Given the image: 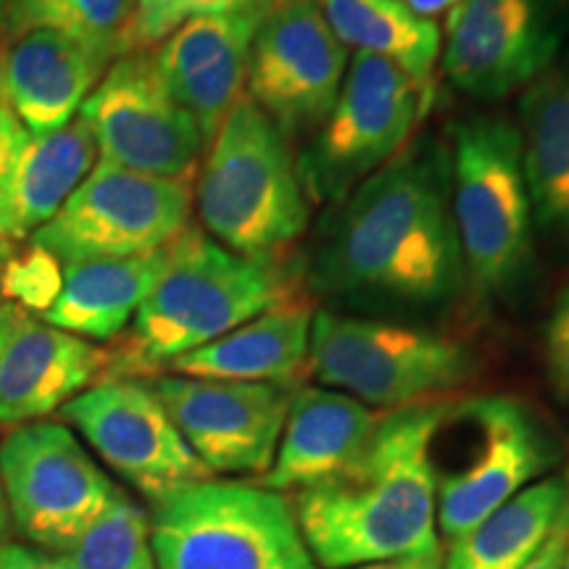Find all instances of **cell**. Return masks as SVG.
Instances as JSON below:
<instances>
[{
    "label": "cell",
    "instance_id": "9a60e30c",
    "mask_svg": "<svg viewBox=\"0 0 569 569\" xmlns=\"http://www.w3.org/2000/svg\"><path fill=\"white\" fill-rule=\"evenodd\" d=\"M569 0H459L446 24L443 71L478 101H501L546 74L565 46Z\"/></svg>",
    "mask_w": 569,
    "mask_h": 569
},
{
    "label": "cell",
    "instance_id": "7c38bea8",
    "mask_svg": "<svg viewBox=\"0 0 569 569\" xmlns=\"http://www.w3.org/2000/svg\"><path fill=\"white\" fill-rule=\"evenodd\" d=\"M80 119L98 161L159 180L190 182L206 146L196 119L163 84L153 51H132L106 69L84 98Z\"/></svg>",
    "mask_w": 569,
    "mask_h": 569
},
{
    "label": "cell",
    "instance_id": "30bf717a",
    "mask_svg": "<svg viewBox=\"0 0 569 569\" xmlns=\"http://www.w3.org/2000/svg\"><path fill=\"white\" fill-rule=\"evenodd\" d=\"M0 478L11 528L27 546L53 553H69L119 493L71 427L51 419L9 427Z\"/></svg>",
    "mask_w": 569,
    "mask_h": 569
},
{
    "label": "cell",
    "instance_id": "2e32d148",
    "mask_svg": "<svg viewBox=\"0 0 569 569\" xmlns=\"http://www.w3.org/2000/svg\"><path fill=\"white\" fill-rule=\"evenodd\" d=\"M148 382L211 475L259 480L272 467L296 388L184 375Z\"/></svg>",
    "mask_w": 569,
    "mask_h": 569
},
{
    "label": "cell",
    "instance_id": "f35d334b",
    "mask_svg": "<svg viewBox=\"0 0 569 569\" xmlns=\"http://www.w3.org/2000/svg\"><path fill=\"white\" fill-rule=\"evenodd\" d=\"M569 475V469H567ZM561 569H569V540H567V553H565V565H561Z\"/></svg>",
    "mask_w": 569,
    "mask_h": 569
},
{
    "label": "cell",
    "instance_id": "52a82bcc",
    "mask_svg": "<svg viewBox=\"0 0 569 569\" xmlns=\"http://www.w3.org/2000/svg\"><path fill=\"white\" fill-rule=\"evenodd\" d=\"M480 361L467 343L388 319L319 309L311 325L309 372L369 409H407L465 388Z\"/></svg>",
    "mask_w": 569,
    "mask_h": 569
},
{
    "label": "cell",
    "instance_id": "4316f807",
    "mask_svg": "<svg viewBox=\"0 0 569 569\" xmlns=\"http://www.w3.org/2000/svg\"><path fill=\"white\" fill-rule=\"evenodd\" d=\"M132 17L134 0H9L0 32H59L109 69L132 53Z\"/></svg>",
    "mask_w": 569,
    "mask_h": 569
},
{
    "label": "cell",
    "instance_id": "3957f363",
    "mask_svg": "<svg viewBox=\"0 0 569 569\" xmlns=\"http://www.w3.org/2000/svg\"><path fill=\"white\" fill-rule=\"evenodd\" d=\"M298 296L280 259H251L188 227L169 246L167 267L130 330L109 351L106 377H156L180 356Z\"/></svg>",
    "mask_w": 569,
    "mask_h": 569
},
{
    "label": "cell",
    "instance_id": "4dcf8cb0",
    "mask_svg": "<svg viewBox=\"0 0 569 569\" xmlns=\"http://www.w3.org/2000/svg\"><path fill=\"white\" fill-rule=\"evenodd\" d=\"M543 359L551 388L569 403V284L553 301L543 327Z\"/></svg>",
    "mask_w": 569,
    "mask_h": 569
},
{
    "label": "cell",
    "instance_id": "f546056e",
    "mask_svg": "<svg viewBox=\"0 0 569 569\" xmlns=\"http://www.w3.org/2000/svg\"><path fill=\"white\" fill-rule=\"evenodd\" d=\"M63 282V264L53 253L24 243L17 248L9 269H6V298L24 306L27 311L42 317L59 296Z\"/></svg>",
    "mask_w": 569,
    "mask_h": 569
},
{
    "label": "cell",
    "instance_id": "8992f818",
    "mask_svg": "<svg viewBox=\"0 0 569 569\" xmlns=\"http://www.w3.org/2000/svg\"><path fill=\"white\" fill-rule=\"evenodd\" d=\"M438 536L448 543L532 486L559 461V443L530 403L480 396L446 403L430 443Z\"/></svg>",
    "mask_w": 569,
    "mask_h": 569
},
{
    "label": "cell",
    "instance_id": "603a6c76",
    "mask_svg": "<svg viewBox=\"0 0 569 569\" xmlns=\"http://www.w3.org/2000/svg\"><path fill=\"white\" fill-rule=\"evenodd\" d=\"M517 130L536 227L569 251V63L522 90Z\"/></svg>",
    "mask_w": 569,
    "mask_h": 569
},
{
    "label": "cell",
    "instance_id": "d590c367",
    "mask_svg": "<svg viewBox=\"0 0 569 569\" xmlns=\"http://www.w3.org/2000/svg\"><path fill=\"white\" fill-rule=\"evenodd\" d=\"M403 3H407L415 13H419V17L436 19L438 13L451 11L459 0H403Z\"/></svg>",
    "mask_w": 569,
    "mask_h": 569
},
{
    "label": "cell",
    "instance_id": "ab89813d",
    "mask_svg": "<svg viewBox=\"0 0 569 569\" xmlns=\"http://www.w3.org/2000/svg\"><path fill=\"white\" fill-rule=\"evenodd\" d=\"M6 3H9V0H0V24H3V13H6Z\"/></svg>",
    "mask_w": 569,
    "mask_h": 569
},
{
    "label": "cell",
    "instance_id": "1f68e13d",
    "mask_svg": "<svg viewBox=\"0 0 569 569\" xmlns=\"http://www.w3.org/2000/svg\"><path fill=\"white\" fill-rule=\"evenodd\" d=\"M0 569H71L67 553L34 549L27 543L0 546Z\"/></svg>",
    "mask_w": 569,
    "mask_h": 569
},
{
    "label": "cell",
    "instance_id": "8d00e7d4",
    "mask_svg": "<svg viewBox=\"0 0 569 569\" xmlns=\"http://www.w3.org/2000/svg\"><path fill=\"white\" fill-rule=\"evenodd\" d=\"M17 243L0 238V303H6V269H9L13 253H17Z\"/></svg>",
    "mask_w": 569,
    "mask_h": 569
},
{
    "label": "cell",
    "instance_id": "7a4b0ae2",
    "mask_svg": "<svg viewBox=\"0 0 569 569\" xmlns=\"http://www.w3.org/2000/svg\"><path fill=\"white\" fill-rule=\"evenodd\" d=\"M446 403L380 415L361 457L336 478L293 493L311 557L325 569L440 551L430 443Z\"/></svg>",
    "mask_w": 569,
    "mask_h": 569
},
{
    "label": "cell",
    "instance_id": "83f0119b",
    "mask_svg": "<svg viewBox=\"0 0 569 569\" xmlns=\"http://www.w3.org/2000/svg\"><path fill=\"white\" fill-rule=\"evenodd\" d=\"M67 559L71 569H159L151 549V517L119 490Z\"/></svg>",
    "mask_w": 569,
    "mask_h": 569
},
{
    "label": "cell",
    "instance_id": "e0dca14e",
    "mask_svg": "<svg viewBox=\"0 0 569 569\" xmlns=\"http://www.w3.org/2000/svg\"><path fill=\"white\" fill-rule=\"evenodd\" d=\"M109 372V351L0 303V427L40 422Z\"/></svg>",
    "mask_w": 569,
    "mask_h": 569
},
{
    "label": "cell",
    "instance_id": "277c9868",
    "mask_svg": "<svg viewBox=\"0 0 569 569\" xmlns=\"http://www.w3.org/2000/svg\"><path fill=\"white\" fill-rule=\"evenodd\" d=\"M193 201L201 230L251 259H280L309 227L311 203L290 138L248 96L206 148Z\"/></svg>",
    "mask_w": 569,
    "mask_h": 569
},
{
    "label": "cell",
    "instance_id": "e575fe53",
    "mask_svg": "<svg viewBox=\"0 0 569 569\" xmlns=\"http://www.w3.org/2000/svg\"><path fill=\"white\" fill-rule=\"evenodd\" d=\"M351 569H443V553H417V557H398L386 561H372V565H359Z\"/></svg>",
    "mask_w": 569,
    "mask_h": 569
},
{
    "label": "cell",
    "instance_id": "8fae6325",
    "mask_svg": "<svg viewBox=\"0 0 569 569\" xmlns=\"http://www.w3.org/2000/svg\"><path fill=\"white\" fill-rule=\"evenodd\" d=\"M190 182L159 180L98 161L59 213L27 243L61 264L130 259L172 246L190 227Z\"/></svg>",
    "mask_w": 569,
    "mask_h": 569
},
{
    "label": "cell",
    "instance_id": "836d02e7",
    "mask_svg": "<svg viewBox=\"0 0 569 569\" xmlns=\"http://www.w3.org/2000/svg\"><path fill=\"white\" fill-rule=\"evenodd\" d=\"M27 130L13 113L0 106V182H3L6 172H9L13 156H17L21 140H24Z\"/></svg>",
    "mask_w": 569,
    "mask_h": 569
},
{
    "label": "cell",
    "instance_id": "5bb4252c",
    "mask_svg": "<svg viewBox=\"0 0 569 569\" xmlns=\"http://www.w3.org/2000/svg\"><path fill=\"white\" fill-rule=\"evenodd\" d=\"M348 48L317 0H269L251 42L246 96L288 138L315 134L336 106Z\"/></svg>",
    "mask_w": 569,
    "mask_h": 569
},
{
    "label": "cell",
    "instance_id": "ac0fdd59",
    "mask_svg": "<svg viewBox=\"0 0 569 569\" xmlns=\"http://www.w3.org/2000/svg\"><path fill=\"white\" fill-rule=\"evenodd\" d=\"M259 17L261 11L193 19L153 48L163 84L196 119L206 148L243 98Z\"/></svg>",
    "mask_w": 569,
    "mask_h": 569
},
{
    "label": "cell",
    "instance_id": "9c48e42d",
    "mask_svg": "<svg viewBox=\"0 0 569 569\" xmlns=\"http://www.w3.org/2000/svg\"><path fill=\"white\" fill-rule=\"evenodd\" d=\"M427 101L430 98L393 61L356 51L336 106L296 156L309 203H343L396 159Z\"/></svg>",
    "mask_w": 569,
    "mask_h": 569
},
{
    "label": "cell",
    "instance_id": "d6986e66",
    "mask_svg": "<svg viewBox=\"0 0 569 569\" xmlns=\"http://www.w3.org/2000/svg\"><path fill=\"white\" fill-rule=\"evenodd\" d=\"M380 415L330 388H296L272 467L259 486L274 493H301L336 478L361 457Z\"/></svg>",
    "mask_w": 569,
    "mask_h": 569
},
{
    "label": "cell",
    "instance_id": "4fadbf2b",
    "mask_svg": "<svg viewBox=\"0 0 569 569\" xmlns=\"http://www.w3.org/2000/svg\"><path fill=\"white\" fill-rule=\"evenodd\" d=\"M61 419L151 503L213 478L142 377H103L63 403Z\"/></svg>",
    "mask_w": 569,
    "mask_h": 569
},
{
    "label": "cell",
    "instance_id": "d4e9b609",
    "mask_svg": "<svg viewBox=\"0 0 569 569\" xmlns=\"http://www.w3.org/2000/svg\"><path fill=\"white\" fill-rule=\"evenodd\" d=\"M569 501V475H551L519 490L472 530L448 543L443 569H522Z\"/></svg>",
    "mask_w": 569,
    "mask_h": 569
},
{
    "label": "cell",
    "instance_id": "44dd1931",
    "mask_svg": "<svg viewBox=\"0 0 569 569\" xmlns=\"http://www.w3.org/2000/svg\"><path fill=\"white\" fill-rule=\"evenodd\" d=\"M315 315L317 309L306 298H284L213 343L174 359L161 375L296 388L298 377L309 372Z\"/></svg>",
    "mask_w": 569,
    "mask_h": 569
},
{
    "label": "cell",
    "instance_id": "f1b7e54d",
    "mask_svg": "<svg viewBox=\"0 0 569 569\" xmlns=\"http://www.w3.org/2000/svg\"><path fill=\"white\" fill-rule=\"evenodd\" d=\"M269 0H134L132 51H153L193 19L264 11Z\"/></svg>",
    "mask_w": 569,
    "mask_h": 569
},
{
    "label": "cell",
    "instance_id": "5b68a950",
    "mask_svg": "<svg viewBox=\"0 0 569 569\" xmlns=\"http://www.w3.org/2000/svg\"><path fill=\"white\" fill-rule=\"evenodd\" d=\"M448 188L469 288L486 298L522 293L536 272V219L517 124L498 117L453 124Z\"/></svg>",
    "mask_w": 569,
    "mask_h": 569
},
{
    "label": "cell",
    "instance_id": "74e56055",
    "mask_svg": "<svg viewBox=\"0 0 569 569\" xmlns=\"http://www.w3.org/2000/svg\"><path fill=\"white\" fill-rule=\"evenodd\" d=\"M11 517H9V503H6V490H3V478H0V546L9 543L6 536H9Z\"/></svg>",
    "mask_w": 569,
    "mask_h": 569
},
{
    "label": "cell",
    "instance_id": "ffe728a7",
    "mask_svg": "<svg viewBox=\"0 0 569 569\" xmlns=\"http://www.w3.org/2000/svg\"><path fill=\"white\" fill-rule=\"evenodd\" d=\"M103 74L101 63L59 32H0V106L27 132H56L80 117L84 98Z\"/></svg>",
    "mask_w": 569,
    "mask_h": 569
},
{
    "label": "cell",
    "instance_id": "7402d4cb",
    "mask_svg": "<svg viewBox=\"0 0 569 569\" xmlns=\"http://www.w3.org/2000/svg\"><path fill=\"white\" fill-rule=\"evenodd\" d=\"M96 163V140L80 117L56 132H27L0 182V238L27 243L59 213Z\"/></svg>",
    "mask_w": 569,
    "mask_h": 569
},
{
    "label": "cell",
    "instance_id": "d6a6232c",
    "mask_svg": "<svg viewBox=\"0 0 569 569\" xmlns=\"http://www.w3.org/2000/svg\"><path fill=\"white\" fill-rule=\"evenodd\" d=\"M567 540H569V501L567 507L561 509V515L549 536H546L540 549L532 553V559L525 565L522 569H561L565 565V553H567Z\"/></svg>",
    "mask_w": 569,
    "mask_h": 569
},
{
    "label": "cell",
    "instance_id": "484cf974",
    "mask_svg": "<svg viewBox=\"0 0 569 569\" xmlns=\"http://www.w3.org/2000/svg\"><path fill=\"white\" fill-rule=\"evenodd\" d=\"M336 38L353 51L393 61L430 98L440 59V30L403 0H317Z\"/></svg>",
    "mask_w": 569,
    "mask_h": 569
},
{
    "label": "cell",
    "instance_id": "ba28073f",
    "mask_svg": "<svg viewBox=\"0 0 569 569\" xmlns=\"http://www.w3.org/2000/svg\"><path fill=\"white\" fill-rule=\"evenodd\" d=\"M159 569H319L284 493L259 482L203 480L153 503Z\"/></svg>",
    "mask_w": 569,
    "mask_h": 569
},
{
    "label": "cell",
    "instance_id": "cb8c5ba5",
    "mask_svg": "<svg viewBox=\"0 0 569 569\" xmlns=\"http://www.w3.org/2000/svg\"><path fill=\"white\" fill-rule=\"evenodd\" d=\"M167 259L169 246L130 259L63 264L61 290L42 319L90 343L119 340L153 290Z\"/></svg>",
    "mask_w": 569,
    "mask_h": 569
},
{
    "label": "cell",
    "instance_id": "6da1fadb",
    "mask_svg": "<svg viewBox=\"0 0 569 569\" xmlns=\"http://www.w3.org/2000/svg\"><path fill=\"white\" fill-rule=\"evenodd\" d=\"M309 284L359 309L430 311L467 288L451 217L448 153L403 148L365 180L319 234Z\"/></svg>",
    "mask_w": 569,
    "mask_h": 569
}]
</instances>
